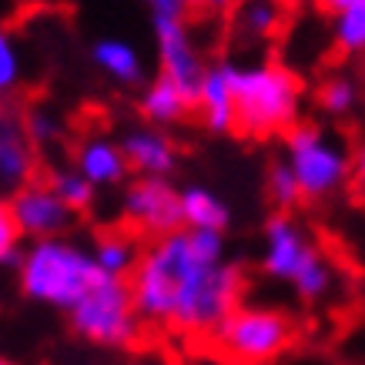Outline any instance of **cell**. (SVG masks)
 Wrapping results in <instances>:
<instances>
[{
  "mask_svg": "<svg viewBox=\"0 0 365 365\" xmlns=\"http://www.w3.org/2000/svg\"><path fill=\"white\" fill-rule=\"evenodd\" d=\"M181 222L191 232H225L228 205L215 191L201 188V185L181 188Z\"/></svg>",
  "mask_w": 365,
  "mask_h": 365,
  "instance_id": "obj_19",
  "label": "cell"
},
{
  "mask_svg": "<svg viewBox=\"0 0 365 365\" xmlns=\"http://www.w3.org/2000/svg\"><path fill=\"white\" fill-rule=\"evenodd\" d=\"M104 275L94 265V255L67 238L34 242L21 255V288L34 302H47L57 309H74L84 292Z\"/></svg>",
  "mask_w": 365,
  "mask_h": 365,
  "instance_id": "obj_3",
  "label": "cell"
},
{
  "mask_svg": "<svg viewBox=\"0 0 365 365\" xmlns=\"http://www.w3.org/2000/svg\"><path fill=\"white\" fill-rule=\"evenodd\" d=\"M155 47H158V74L175 81L191 101L198 98V88L205 81V57L191 34L188 21H161L155 17Z\"/></svg>",
  "mask_w": 365,
  "mask_h": 365,
  "instance_id": "obj_9",
  "label": "cell"
},
{
  "mask_svg": "<svg viewBox=\"0 0 365 365\" xmlns=\"http://www.w3.org/2000/svg\"><path fill=\"white\" fill-rule=\"evenodd\" d=\"M74 168L88 178L94 188H118L128 181L131 165L124 158L121 141H114L108 134H88L74 148Z\"/></svg>",
  "mask_w": 365,
  "mask_h": 365,
  "instance_id": "obj_14",
  "label": "cell"
},
{
  "mask_svg": "<svg viewBox=\"0 0 365 365\" xmlns=\"http://www.w3.org/2000/svg\"><path fill=\"white\" fill-rule=\"evenodd\" d=\"M37 148L24 131V118L0 108V191H21L37 181Z\"/></svg>",
  "mask_w": 365,
  "mask_h": 365,
  "instance_id": "obj_11",
  "label": "cell"
},
{
  "mask_svg": "<svg viewBox=\"0 0 365 365\" xmlns=\"http://www.w3.org/2000/svg\"><path fill=\"white\" fill-rule=\"evenodd\" d=\"M11 211L21 235L44 242V238H61L74 222V211L54 195L47 181H31L27 188L11 195Z\"/></svg>",
  "mask_w": 365,
  "mask_h": 365,
  "instance_id": "obj_10",
  "label": "cell"
},
{
  "mask_svg": "<svg viewBox=\"0 0 365 365\" xmlns=\"http://www.w3.org/2000/svg\"><path fill=\"white\" fill-rule=\"evenodd\" d=\"M235 4H255V0H235ZM268 4H282V0H268Z\"/></svg>",
  "mask_w": 365,
  "mask_h": 365,
  "instance_id": "obj_32",
  "label": "cell"
},
{
  "mask_svg": "<svg viewBox=\"0 0 365 365\" xmlns=\"http://www.w3.org/2000/svg\"><path fill=\"white\" fill-rule=\"evenodd\" d=\"M285 24L282 4L255 0V4H235L232 7V34L242 44H265Z\"/></svg>",
  "mask_w": 365,
  "mask_h": 365,
  "instance_id": "obj_17",
  "label": "cell"
},
{
  "mask_svg": "<svg viewBox=\"0 0 365 365\" xmlns=\"http://www.w3.org/2000/svg\"><path fill=\"white\" fill-rule=\"evenodd\" d=\"M262 268L275 282L295 288V295L305 302H322L335 288V265L325 258L312 235L285 211L268 218L265 225V252Z\"/></svg>",
  "mask_w": 365,
  "mask_h": 365,
  "instance_id": "obj_4",
  "label": "cell"
},
{
  "mask_svg": "<svg viewBox=\"0 0 365 365\" xmlns=\"http://www.w3.org/2000/svg\"><path fill=\"white\" fill-rule=\"evenodd\" d=\"M91 61L104 78H111L121 88L144 84V57L141 51L124 37H98L91 44Z\"/></svg>",
  "mask_w": 365,
  "mask_h": 365,
  "instance_id": "obj_15",
  "label": "cell"
},
{
  "mask_svg": "<svg viewBox=\"0 0 365 365\" xmlns=\"http://www.w3.org/2000/svg\"><path fill=\"white\" fill-rule=\"evenodd\" d=\"M141 245H138V235L131 228H114V232L98 235L94 242V265L104 272V275L114 278H131V272L138 268V258H141Z\"/></svg>",
  "mask_w": 365,
  "mask_h": 365,
  "instance_id": "obj_18",
  "label": "cell"
},
{
  "mask_svg": "<svg viewBox=\"0 0 365 365\" xmlns=\"http://www.w3.org/2000/svg\"><path fill=\"white\" fill-rule=\"evenodd\" d=\"M0 365H7V362H0Z\"/></svg>",
  "mask_w": 365,
  "mask_h": 365,
  "instance_id": "obj_33",
  "label": "cell"
},
{
  "mask_svg": "<svg viewBox=\"0 0 365 365\" xmlns=\"http://www.w3.org/2000/svg\"><path fill=\"white\" fill-rule=\"evenodd\" d=\"M352 181H355V188H359V195L365 198V141L359 144V151L352 155Z\"/></svg>",
  "mask_w": 365,
  "mask_h": 365,
  "instance_id": "obj_28",
  "label": "cell"
},
{
  "mask_svg": "<svg viewBox=\"0 0 365 365\" xmlns=\"http://www.w3.org/2000/svg\"><path fill=\"white\" fill-rule=\"evenodd\" d=\"M124 158L138 178H168L178 165V148L171 134L155 124H134L121 138Z\"/></svg>",
  "mask_w": 365,
  "mask_h": 365,
  "instance_id": "obj_12",
  "label": "cell"
},
{
  "mask_svg": "<svg viewBox=\"0 0 365 365\" xmlns=\"http://www.w3.org/2000/svg\"><path fill=\"white\" fill-rule=\"evenodd\" d=\"M24 84V47L11 27L0 24V101L11 98Z\"/></svg>",
  "mask_w": 365,
  "mask_h": 365,
  "instance_id": "obj_21",
  "label": "cell"
},
{
  "mask_svg": "<svg viewBox=\"0 0 365 365\" xmlns=\"http://www.w3.org/2000/svg\"><path fill=\"white\" fill-rule=\"evenodd\" d=\"M138 111H141L144 124H155V128H171V124L185 121L188 111H195V101L178 88L175 81H168L158 74L155 81H148L141 88L138 98Z\"/></svg>",
  "mask_w": 365,
  "mask_h": 365,
  "instance_id": "obj_16",
  "label": "cell"
},
{
  "mask_svg": "<svg viewBox=\"0 0 365 365\" xmlns=\"http://www.w3.org/2000/svg\"><path fill=\"white\" fill-rule=\"evenodd\" d=\"M332 41L342 54H365V0L332 17Z\"/></svg>",
  "mask_w": 365,
  "mask_h": 365,
  "instance_id": "obj_22",
  "label": "cell"
},
{
  "mask_svg": "<svg viewBox=\"0 0 365 365\" xmlns=\"http://www.w3.org/2000/svg\"><path fill=\"white\" fill-rule=\"evenodd\" d=\"M71 322L84 339L101 345H134L141 332V315L134 309L128 278L101 275L71 309Z\"/></svg>",
  "mask_w": 365,
  "mask_h": 365,
  "instance_id": "obj_7",
  "label": "cell"
},
{
  "mask_svg": "<svg viewBox=\"0 0 365 365\" xmlns=\"http://www.w3.org/2000/svg\"><path fill=\"white\" fill-rule=\"evenodd\" d=\"M359 0H315V7H319L322 14H329V17H339V14H345L349 7H355Z\"/></svg>",
  "mask_w": 365,
  "mask_h": 365,
  "instance_id": "obj_29",
  "label": "cell"
},
{
  "mask_svg": "<svg viewBox=\"0 0 365 365\" xmlns=\"http://www.w3.org/2000/svg\"><path fill=\"white\" fill-rule=\"evenodd\" d=\"M211 349L232 365H265L295 342V325L285 312L262 305H238L208 335Z\"/></svg>",
  "mask_w": 365,
  "mask_h": 365,
  "instance_id": "obj_6",
  "label": "cell"
},
{
  "mask_svg": "<svg viewBox=\"0 0 365 365\" xmlns=\"http://www.w3.org/2000/svg\"><path fill=\"white\" fill-rule=\"evenodd\" d=\"M21 228L14 222L11 198L0 195V262H17V245H21Z\"/></svg>",
  "mask_w": 365,
  "mask_h": 365,
  "instance_id": "obj_26",
  "label": "cell"
},
{
  "mask_svg": "<svg viewBox=\"0 0 365 365\" xmlns=\"http://www.w3.org/2000/svg\"><path fill=\"white\" fill-rule=\"evenodd\" d=\"M285 165L299 181L302 201H325L352 181L349 148L315 124H295L285 134Z\"/></svg>",
  "mask_w": 365,
  "mask_h": 365,
  "instance_id": "obj_5",
  "label": "cell"
},
{
  "mask_svg": "<svg viewBox=\"0 0 365 365\" xmlns=\"http://www.w3.org/2000/svg\"><path fill=\"white\" fill-rule=\"evenodd\" d=\"M195 7L205 14H228L235 7V0H195Z\"/></svg>",
  "mask_w": 365,
  "mask_h": 365,
  "instance_id": "obj_30",
  "label": "cell"
},
{
  "mask_svg": "<svg viewBox=\"0 0 365 365\" xmlns=\"http://www.w3.org/2000/svg\"><path fill=\"white\" fill-rule=\"evenodd\" d=\"M128 285L141 322L211 335L242 305L245 275L225 258L222 232L178 228L148 242Z\"/></svg>",
  "mask_w": 365,
  "mask_h": 365,
  "instance_id": "obj_1",
  "label": "cell"
},
{
  "mask_svg": "<svg viewBox=\"0 0 365 365\" xmlns=\"http://www.w3.org/2000/svg\"><path fill=\"white\" fill-rule=\"evenodd\" d=\"M265 188H268V198H272V205H275L278 211L295 208L302 201V188H299V181H295V175H292V168L285 165V158H278L275 165L268 168Z\"/></svg>",
  "mask_w": 365,
  "mask_h": 365,
  "instance_id": "obj_25",
  "label": "cell"
},
{
  "mask_svg": "<svg viewBox=\"0 0 365 365\" xmlns=\"http://www.w3.org/2000/svg\"><path fill=\"white\" fill-rule=\"evenodd\" d=\"M235 108H238V131L248 138L292 131L302 111V84L282 64L258 61V64H232Z\"/></svg>",
  "mask_w": 365,
  "mask_h": 365,
  "instance_id": "obj_2",
  "label": "cell"
},
{
  "mask_svg": "<svg viewBox=\"0 0 365 365\" xmlns=\"http://www.w3.org/2000/svg\"><path fill=\"white\" fill-rule=\"evenodd\" d=\"M195 111L201 124L211 134H232L238 131V108H235V88H232V61L208 64L205 81L195 98Z\"/></svg>",
  "mask_w": 365,
  "mask_h": 365,
  "instance_id": "obj_13",
  "label": "cell"
},
{
  "mask_svg": "<svg viewBox=\"0 0 365 365\" xmlns=\"http://www.w3.org/2000/svg\"><path fill=\"white\" fill-rule=\"evenodd\" d=\"M121 218L124 228H131L134 235H148V238L178 232V228H185L181 191L168 178H138L124 188Z\"/></svg>",
  "mask_w": 365,
  "mask_h": 365,
  "instance_id": "obj_8",
  "label": "cell"
},
{
  "mask_svg": "<svg viewBox=\"0 0 365 365\" xmlns=\"http://www.w3.org/2000/svg\"><path fill=\"white\" fill-rule=\"evenodd\" d=\"M21 7H34V4H44V0H17Z\"/></svg>",
  "mask_w": 365,
  "mask_h": 365,
  "instance_id": "obj_31",
  "label": "cell"
},
{
  "mask_svg": "<svg viewBox=\"0 0 365 365\" xmlns=\"http://www.w3.org/2000/svg\"><path fill=\"white\" fill-rule=\"evenodd\" d=\"M47 185L54 188V195L61 201H64L67 208L74 211H88L91 205H94V198H98V188L91 185L88 178L81 175L78 168H57V171H51V178H47Z\"/></svg>",
  "mask_w": 365,
  "mask_h": 365,
  "instance_id": "obj_20",
  "label": "cell"
},
{
  "mask_svg": "<svg viewBox=\"0 0 365 365\" xmlns=\"http://www.w3.org/2000/svg\"><path fill=\"white\" fill-rule=\"evenodd\" d=\"M151 7V17L161 21H188V14L195 11V0H144Z\"/></svg>",
  "mask_w": 365,
  "mask_h": 365,
  "instance_id": "obj_27",
  "label": "cell"
},
{
  "mask_svg": "<svg viewBox=\"0 0 365 365\" xmlns=\"http://www.w3.org/2000/svg\"><path fill=\"white\" fill-rule=\"evenodd\" d=\"M319 104L325 114L342 118V114H349L359 104V84L352 78H345V74H335V78H329L319 88Z\"/></svg>",
  "mask_w": 365,
  "mask_h": 365,
  "instance_id": "obj_24",
  "label": "cell"
},
{
  "mask_svg": "<svg viewBox=\"0 0 365 365\" xmlns=\"http://www.w3.org/2000/svg\"><path fill=\"white\" fill-rule=\"evenodd\" d=\"M21 118H24V131H27V138L34 141V148L54 144V141H61V134H64V118H61L54 108H47V104H34Z\"/></svg>",
  "mask_w": 365,
  "mask_h": 365,
  "instance_id": "obj_23",
  "label": "cell"
}]
</instances>
